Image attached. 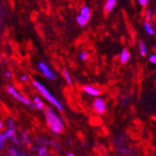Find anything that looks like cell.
<instances>
[{
    "mask_svg": "<svg viewBox=\"0 0 156 156\" xmlns=\"http://www.w3.org/2000/svg\"><path fill=\"white\" fill-rule=\"evenodd\" d=\"M46 119L49 127L54 133H61L64 130V123L62 120L51 108H46Z\"/></svg>",
    "mask_w": 156,
    "mask_h": 156,
    "instance_id": "obj_1",
    "label": "cell"
},
{
    "mask_svg": "<svg viewBox=\"0 0 156 156\" xmlns=\"http://www.w3.org/2000/svg\"><path fill=\"white\" fill-rule=\"evenodd\" d=\"M33 84H34V86L39 91V93L42 94V95H44V97L47 99V100L50 102V103H51V104H53L56 108H57L59 110H63V106L61 105V103L56 99L51 94H50L49 92H48V90L42 85L41 83H39L38 81H37V80H34L33 81Z\"/></svg>",
    "mask_w": 156,
    "mask_h": 156,
    "instance_id": "obj_2",
    "label": "cell"
},
{
    "mask_svg": "<svg viewBox=\"0 0 156 156\" xmlns=\"http://www.w3.org/2000/svg\"><path fill=\"white\" fill-rule=\"evenodd\" d=\"M8 92H9L12 96H14L16 99H18L19 101H21L22 103L26 104V105H28V106H29V105L31 104V101L29 100V99H27V98L23 97L22 94H19L15 89H14L12 86H9V87H8Z\"/></svg>",
    "mask_w": 156,
    "mask_h": 156,
    "instance_id": "obj_3",
    "label": "cell"
},
{
    "mask_svg": "<svg viewBox=\"0 0 156 156\" xmlns=\"http://www.w3.org/2000/svg\"><path fill=\"white\" fill-rule=\"evenodd\" d=\"M38 68H39L40 71H41V73H43V75H44L46 78H48V79H50V80H55L54 74L49 69V67L46 66L45 63H39V64H38Z\"/></svg>",
    "mask_w": 156,
    "mask_h": 156,
    "instance_id": "obj_4",
    "label": "cell"
},
{
    "mask_svg": "<svg viewBox=\"0 0 156 156\" xmlns=\"http://www.w3.org/2000/svg\"><path fill=\"white\" fill-rule=\"evenodd\" d=\"M94 108L99 114H103L106 111V102L103 98H97L94 102Z\"/></svg>",
    "mask_w": 156,
    "mask_h": 156,
    "instance_id": "obj_5",
    "label": "cell"
},
{
    "mask_svg": "<svg viewBox=\"0 0 156 156\" xmlns=\"http://www.w3.org/2000/svg\"><path fill=\"white\" fill-rule=\"evenodd\" d=\"M83 90L86 93H88L89 94H91V95H95L96 96V95L100 94V91L97 90L96 88H94L93 86H89V85H85V86L83 87Z\"/></svg>",
    "mask_w": 156,
    "mask_h": 156,
    "instance_id": "obj_6",
    "label": "cell"
},
{
    "mask_svg": "<svg viewBox=\"0 0 156 156\" xmlns=\"http://www.w3.org/2000/svg\"><path fill=\"white\" fill-rule=\"evenodd\" d=\"M129 59H130V52L128 51V50L124 49L120 54V60L122 64H126L129 61Z\"/></svg>",
    "mask_w": 156,
    "mask_h": 156,
    "instance_id": "obj_7",
    "label": "cell"
},
{
    "mask_svg": "<svg viewBox=\"0 0 156 156\" xmlns=\"http://www.w3.org/2000/svg\"><path fill=\"white\" fill-rule=\"evenodd\" d=\"M80 16H82L85 20H86L87 22L89 21L90 19V16H91V12H90V9L86 6H84L81 8L80 9Z\"/></svg>",
    "mask_w": 156,
    "mask_h": 156,
    "instance_id": "obj_8",
    "label": "cell"
},
{
    "mask_svg": "<svg viewBox=\"0 0 156 156\" xmlns=\"http://www.w3.org/2000/svg\"><path fill=\"white\" fill-rule=\"evenodd\" d=\"M116 3H117L116 0H108L105 5V11L109 12L110 10H112V9L115 7Z\"/></svg>",
    "mask_w": 156,
    "mask_h": 156,
    "instance_id": "obj_9",
    "label": "cell"
},
{
    "mask_svg": "<svg viewBox=\"0 0 156 156\" xmlns=\"http://www.w3.org/2000/svg\"><path fill=\"white\" fill-rule=\"evenodd\" d=\"M139 52H140L141 56H145L147 53V48H146V45L143 41L139 42Z\"/></svg>",
    "mask_w": 156,
    "mask_h": 156,
    "instance_id": "obj_10",
    "label": "cell"
},
{
    "mask_svg": "<svg viewBox=\"0 0 156 156\" xmlns=\"http://www.w3.org/2000/svg\"><path fill=\"white\" fill-rule=\"evenodd\" d=\"M144 27H145V30L146 32L149 34V35H154V30H153V28L151 26V24L149 23H144Z\"/></svg>",
    "mask_w": 156,
    "mask_h": 156,
    "instance_id": "obj_11",
    "label": "cell"
},
{
    "mask_svg": "<svg viewBox=\"0 0 156 156\" xmlns=\"http://www.w3.org/2000/svg\"><path fill=\"white\" fill-rule=\"evenodd\" d=\"M118 151H119L121 153H122V154H124V153H133V152H135L134 150H131V149H128V148H124V147H118Z\"/></svg>",
    "mask_w": 156,
    "mask_h": 156,
    "instance_id": "obj_12",
    "label": "cell"
},
{
    "mask_svg": "<svg viewBox=\"0 0 156 156\" xmlns=\"http://www.w3.org/2000/svg\"><path fill=\"white\" fill-rule=\"evenodd\" d=\"M77 22H78V23L80 25V26H85L86 25V23H88L86 20H85L82 16H80V15H79L78 17H77Z\"/></svg>",
    "mask_w": 156,
    "mask_h": 156,
    "instance_id": "obj_13",
    "label": "cell"
},
{
    "mask_svg": "<svg viewBox=\"0 0 156 156\" xmlns=\"http://www.w3.org/2000/svg\"><path fill=\"white\" fill-rule=\"evenodd\" d=\"M34 102H35L36 107H37L38 109H42V108H43V103H42V102L40 101V99H39L38 97H35Z\"/></svg>",
    "mask_w": 156,
    "mask_h": 156,
    "instance_id": "obj_14",
    "label": "cell"
},
{
    "mask_svg": "<svg viewBox=\"0 0 156 156\" xmlns=\"http://www.w3.org/2000/svg\"><path fill=\"white\" fill-rule=\"evenodd\" d=\"M63 74H64V77H65L66 80L68 83H71V82H72V80H71V77H70V75H69V73H68V71H67V69H66V68L64 69Z\"/></svg>",
    "mask_w": 156,
    "mask_h": 156,
    "instance_id": "obj_15",
    "label": "cell"
},
{
    "mask_svg": "<svg viewBox=\"0 0 156 156\" xmlns=\"http://www.w3.org/2000/svg\"><path fill=\"white\" fill-rule=\"evenodd\" d=\"M87 57H88V54H87L86 52H85V51L80 52V58L81 60H86Z\"/></svg>",
    "mask_w": 156,
    "mask_h": 156,
    "instance_id": "obj_16",
    "label": "cell"
},
{
    "mask_svg": "<svg viewBox=\"0 0 156 156\" xmlns=\"http://www.w3.org/2000/svg\"><path fill=\"white\" fill-rule=\"evenodd\" d=\"M8 124H9V129H14V122L12 119H9Z\"/></svg>",
    "mask_w": 156,
    "mask_h": 156,
    "instance_id": "obj_17",
    "label": "cell"
},
{
    "mask_svg": "<svg viewBox=\"0 0 156 156\" xmlns=\"http://www.w3.org/2000/svg\"><path fill=\"white\" fill-rule=\"evenodd\" d=\"M151 10H147V11H146V15H145V19H146L147 23H148V21L151 20Z\"/></svg>",
    "mask_w": 156,
    "mask_h": 156,
    "instance_id": "obj_18",
    "label": "cell"
},
{
    "mask_svg": "<svg viewBox=\"0 0 156 156\" xmlns=\"http://www.w3.org/2000/svg\"><path fill=\"white\" fill-rule=\"evenodd\" d=\"M150 62L152 64H156V54H152L150 56Z\"/></svg>",
    "mask_w": 156,
    "mask_h": 156,
    "instance_id": "obj_19",
    "label": "cell"
},
{
    "mask_svg": "<svg viewBox=\"0 0 156 156\" xmlns=\"http://www.w3.org/2000/svg\"><path fill=\"white\" fill-rule=\"evenodd\" d=\"M138 4H139L140 6H146V5L148 4V1H147V0H139V1H138Z\"/></svg>",
    "mask_w": 156,
    "mask_h": 156,
    "instance_id": "obj_20",
    "label": "cell"
},
{
    "mask_svg": "<svg viewBox=\"0 0 156 156\" xmlns=\"http://www.w3.org/2000/svg\"><path fill=\"white\" fill-rule=\"evenodd\" d=\"M23 141L24 142H27V140H28V136H27V134L24 132V133H23Z\"/></svg>",
    "mask_w": 156,
    "mask_h": 156,
    "instance_id": "obj_21",
    "label": "cell"
},
{
    "mask_svg": "<svg viewBox=\"0 0 156 156\" xmlns=\"http://www.w3.org/2000/svg\"><path fill=\"white\" fill-rule=\"evenodd\" d=\"M21 80H22V81H26V80H27V76H26V75H23V76L21 77Z\"/></svg>",
    "mask_w": 156,
    "mask_h": 156,
    "instance_id": "obj_22",
    "label": "cell"
},
{
    "mask_svg": "<svg viewBox=\"0 0 156 156\" xmlns=\"http://www.w3.org/2000/svg\"><path fill=\"white\" fill-rule=\"evenodd\" d=\"M29 106H30L31 109H35V108H37V107H36V105H35V104H33V103H31V104H30Z\"/></svg>",
    "mask_w": 156,
    "mask_h": 156,
    "instance_id": "obj_23",
    "label": "cell"
},
{
    "mask_svg": "<svg viewBox=\"0 0 156 156\" xmlns=\"http://www.w3.org/2000/svg\"><path fill=\"white\" fill-rule=\"evenodd\" d=\"M11 76V73L9 72V71H8V72H6V77H8V78H9Z\"/></svg>",
    "mask_w": 156,
    "mask_h": 156,
    "instance_id": "obj_24",
    "label": "cell"
},
{
    "mask_svg": "<svg viewBox=\"0 0 156 156\" xmlns=\"http://www.w3.org/2000/svg\"><path fill=\"white\" fill-rule=\"evenodd\" d=\"M67 156H74V154H72V153H68Z\"/></svg>",
    "mask_w": 156,
    "mask_h": 156,
    "instance_id": "obj_25",
    "label": "cell"
},
{
    "mask_svg": "<svg viewBox=\"0 0 156 156\" xmlns=\"http://www.w3.org/2000/svg\"><path fill=\"white\" fill-rule=\"evenodd\" d=\"M153 120H154V121H156V116H155V117H153Z\"/></svg>",
    "mask_w": 156,
    "mask_h": 156,
    "instance_id": "obj_26",
    "label": "cell"
},
{
    "mask_svg": "<svg viewBox=\"0 0 156 156\" xmlns=\"http://www.w3.org/2000/svg\"><path fill=\"white\" fill-rule=\"evenodd\" d=\"M6 156H11V155H10V154H7Z\"/></svg>",
    "mask_w": 156,
    "mask_h": 156,
    "instance_id": "obj_27",
    "label": "cell"
}]
</instances>
